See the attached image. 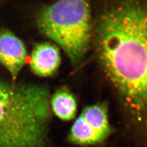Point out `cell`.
<instances>
[{
    "mask_svg": "<svg viewBox=\"0 0 147 147\" xmlns=\"http://www.w3.org/2000/svg\"><path fill=\"white\" fill-rule=\"evenodd\" d=\"M98 58L132 122L147 134V0H115L96 31Z\"/></svg>",
    "mask_w": 147,
    "mask_h": 147,
    "instance_id": "cell-1",
    "label": "cell"
},
{
    "mask_svg": "<svg viewBox=\"0 0 147 147\" xmlns=\"http://www.w3.org/2000/svg\"><path fill=\"white\" fill-rule=\"evenodd\" d=\"M50 98L44 85L0 79V147H46Z\"/></svg>",
    "mask_w": 147,
    "mask_h": 147,
    "instance_id": "cell-2",
    "label": "cell"
},
{
    "mask_svg": "<svg viewBox=\"0 0 147 147\" xmlns=\"http://www.w3.org/2000/svg\"><path fill=\"white\" fill-rule=\"evenodd\" d=\"M36 25L46 38L58 45L74 66L83 60L92 36V17L88 0H58L44 6Z\"/></svg>",
    "mask_w": 147,
    "mask_h": 147,
    "instance_id": "cell-3",
    "label": "cell"
},
{
    "mask_svg": "<svg viewBox=\"0 0 147 147\" xmlns=\"http://www.w3.org/2000/svg\"><path fill=\"white\" fill-rule=\"evenodd\" d=\"M110 133L107 107L103 103L86 107L73 123L69 133L71 143L90 145L103 142Z\"/></svg>",
    "mask_w": 147,
    "mask_h": 147,
    "instance_id": "cell-4",
    "label": "cell"
},
{
    "mask_svg": "<svg viewBox=\"0 0 147 147\" xmlns=\"http://www.w3.org/2000/svg\"><path fill=\"white\" fill-rule=\"evenodd\" d=\"M28 53L24 42L12 31L0 30V64L15 81L25 64Z\"/></svg>",
    "mask_w": 147,
    "mask_h": 147,
    "instance_id": "cell-5",
    "label": "cell"
},
{
    "mask_svg": "<svg viewBox=\"0 0 147 147\" xmlns=\"http://www.w3.org/2000/svg\"><path fill=\"white\" fill-rule=\"evenodd\" d=\"M61 55L57 46L49 42L35 44L31 54L30 69L35 75L47 77L57 71Z\"/></svg>",
    "mask_w": 147,
    "mask_h": 147,
    "instance_id": "cell-6",
    "label": "cell"
},
{
    "mask_svg": "<svg viewBox=\"0 0 147 147\" xmlns=\"http://www.w3.org/2000/svg\"><path fill=\"white\" fill-rule=\"evenodd\" d=\"M52 112L63 121H70L76 117L77 110L76 100L67 88L58 89L50 98Z\"/></svg>",
    "mask_w": 147,
    "mask_h": 147,
    "instance_id": "cell-7",
    "label": "cell"
}]
</instances>
